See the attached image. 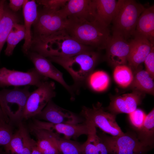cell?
<instances>
[{
	"label": "cell",
	"instance_id": "cell-1",
	"mask_svg": "<svg viewBox=\"0 0 154 154\" xmlns=\"http://www.w3.org/2000/svg\"><path fill=\"white\" fill-rule=\"evenodd\" d=\"M67 19L64 30L69 36L80 43L93 49H105L112 36L108 27L95 20Z\"/></svg>",
	"mask_w": 154,
	"mask_h": 154
},
{
	"label": "cell",
	"instance_id": "cell-2",
	"mask_svg": "<svg viewBox=\"0 0 154 154\" xmlns=\"http://www.w3.org/2000/svg\"><path fill=\"white\" fill-rule=\"evenodd\" d=\"M93 48L84 45L69 36L64 29L31 46L30 51L46 57L72 56Z\"/></svg>",
	"mask_w": 154,
	"mask_h": 154
},
{
	"label": "cell",
	"instance_id": "cell-3",
	"mask_svg": "<svg viewBox=\"0 0 154 154\" xmlns=\"http://www.w3.org/2000/svg\"><path fill=\"white\" fill-rule=\"evenodd\" d=\"M99 54L93 50L68 57L50 56L51 62L65 68L72 78L76 87L83 84L92 71L99 58Z\"/></svg>",
	"mask_w": 154,
	"mask_h": 154
},
{
	"label": "cell",
	"instance_id": "cell-4",
	"mask_svg": "<svg viewBox=\"0 0 154 154\" xmlns=\"http://www.w3.org/2000/svg\"><path fill=\"white\" fill-rule=\"evenodd\" d=\"M145 8L135 0H118L112 22V34L127 40L133 37L138 18Z\"/></svg>",
	"mask_w": 154,
	"mask_h": 154
},
{
	"label": "cell",
	"instance_id": "cell-5",
	"mask_svg": "<svg viewBox=\"0 0 154 154\" xmlns=\"http://www.w3.org/2000/svg\"><path fill=\"white\" fill-rule=\"evenodd\" d=\"M67 23V19L64 17L59 11L43 8L38 10L37 17L32 26L31 46L64 29Z\"/></svg>",
	"mask_w": 154,
	"mask_h": 154
},
{
	"label": "cell",
	"instance_id": "cell-6",
	"mask_svg": "<svg viewBox=\"0 0 154 154\" xmlns=\"http://www.w3.org/2000/svg\"><path fill=\"white\" fill-rule=\"evenodd\" d=\"M30 86L23 88L15 87L12 89L0 90V104L8 121H19L23 118L27 102L31 92Z\"/></svg>",
	"mask_w": 154,
	"mask_h": 154
},
{
	"label": "cell",
	"instance_id": "cell-7",
	"mask_svg": "<svg viewBox=\"0 0 154 154\" xmlns=\"http://www.w3.org/2000/svg\"><path fill=\"white\" fill-rule=\"evenodd\" d=\"M80 114L85 120L112 136H120L124 134L116 122V115L106 111L100 102L93 105L92 108L83 106Z\"/></svg>",
	"mask_w": 154,
	"mask_h": 154
},
{
	"label": "cell",
	"instance_id": "cell-8",
	"mask_svg": "<svg viewBox=\"0 0 154 154\" xmlns=\"http://www.w3.org/2000/svg\"><path fill=\"white\" fill-rule=\"evenodd\" d=\"M48 79L35 68L27 72L9 70L5 67L0 68V88L28 86L38 87Z\"/></svg>",
	"mask_w": 154,
	"mask_h": 154
},
{
	"label": "cell",
	"instance_id": "cell-9",
	"mask_svg": "<svg viewBox=\"0 0 154 154\" xmlns=\"http://www.w3.org/2000/svg\"><path fill=\"white\" fill-rule=\"evenodd\" d=\"M31 92L27 99L23 115L26 119L40 114L48 102L55 97V83L48 80Z\"/></svg>",
	"mask_w": 154,
	"mask_h": 154
},
{
	"label": "cell",
	"instance_id": "cell-10",
	"mask_svg": "<svg viewBox=\"0 0 154 154\" xmlns=\"http://www.w3.org/2000/svg\"><path fill=\"white\" fill-rule=\"evenodd\" d=\"M105 144L109 154H136L148 149L138 140L136 134L127 133L121 136H99Z\"/></svg>",
	"mask_w": 154,
	"mask_h": 154
},
{
	"label": "cell",
	"instance_id": "cell-11",
	"mask_svg": "<svg viewBox=\"0 0 154 154\" xmlns=\"http://www.w3.org/2000/svg\"><path fill=\"white\" fill-rule=\"evenodd\" d=\"M91 123L85 120L82 123L76 124L54 123L35 119L31 127L44 130L59 136L63 135L68 139H76L83 135H88L89 132Z\"/></svg>",
	"mask_w": 154,
	"mask_h": 154
},
{
	"label": "cell",
	"instance_id": "cell-12",
	"mask_svg": "<svg viewBox=\"0 0 154 154\" xmlns=\"http://www.w3.org/2000/svg\"><path fill=\"white\" fill-rule=\"evenodd\" d=\"M59 11L67 19L88 21L95 20L93 0H68Z\"/></svg>",
	"mask_w": 154,
	"mask_h": 154
},
{
	"label": "cell",
	"instance_id": "cell-13",
	"mask_svg": "<svg viewBox=\"0 0 154 154\" xmlns=\"http://www.w3.org/2000/svg\"><path fill=\"white\" fill-rule=\"evenodd\" d=\"M131 47L130 41L112 34L106 48V58L114 67L126 65Z\"/></svg>",
	"mask_w": 154,
	"mask_h": 154
},
{
	"label": "cell",
	"instance_id": "cell-14",
	"mask_svg": "<svg viewBox=\"0 0 154 154\" xmlns=\"http://www.w3.org/2000/svg\"><path fill=\"white\" fill-rule=\"evenodd\" d=\"M36 116L46 121L54 123L76 124L85 121L83 117L56 105L52 100Z\"/></svg>",
	"mask_w": 154,
	"mask_h": 154
},
{
	"label": "cell",
	"instance_id": "cell-15",
	"mask_svg": "<svg viewBox=\"0 0 154 154\" xmlns=\"http://www.w3.org/2000/svg\"><path fill=\"white\" fill-rule=\"evenodd\" d=\"M26 55L33 62L35 68L40 74L59 83L71 95L74 96L73 88L68 85L63 78L62 73L46 58L36 52L31 51H29Z\"/></svg>",
	"mask_w": 154,
	"mask_h": 154
},
{
	"label": "cell",
	"instance_id": "cell-16",
	"mask_svg": "<svg viewBox=\"0 0 154 154\" xmlns=\"http://www.w3.org/2000/svg\"><path fill=\"white\" fill-rule=\"evenodd\" d=\"M144 94L133 91L131 93L112 97L106 110L116 116L120 113L128 114L137 108Z\"/></svg>",
	"mask_w": 154,
	"mask_h": 154
},
{
	"label": "cell",
	"instance_id": "cell-17",
	"mask_svg": "<svg viewBox=\"0 0 154 154\" xmlns=\"http://www.w3.org/2000/svg\"><path fill=\"white\" fill-rule=\"evenodd\" d=\"M130 40L131 47L127 60L128 66L134 72L143 62L154 47L149 41L143 37L134 36Z\"/></svg>",
	"mask_w": 154,
	"mask_h": 154
},
{
	"label": "cell",
	"instance_id": "cell-18",
	"mask_svg": "<svg viewBox=\"0 0 154 154\" xmlns=\"http://www.w3.org/2000/svg\"><path fill=\"white\" fill-rule=\"evenodd\" d=\"M25 35L22 50L26 55L30 51L32 42L31 28L37 17L38 10L36 1L27 0L23 7Z\"/></svg>",
	"mask_w": 154,
	"mask_h": 154
},
{
	"label": "cell",
	"instance_id": "cell-19",
	"mask_svg": "<svg viewBox=\"0 0 154 154\" xmlns=\"http://www.w3.org/2000/svg\"><path fill=\"white\" fill-rule=\"evenodd\" d=\"M144 37L154 44V6L145 8L139 16L133 36Z\"/></svg>",
	"mask_w": 154,
	"mask_h": 154
},
{
	"label": "cell",
	"instance_id": "cell-20",
	"mask_svg": "<svg viewBox=\"0 0 154 154\" xmlns=\"http://www.w3.org/2000/svg\"><path fill=\"white\" fill-rule=\"evenodd\" d=\"M95 21L108 27L112 22L117 7V1L93 0Z\"/></svg>",
	"mask_w": 154,
	"mask_h": 154
},
{
	"label": "cell",
	"instance_id": "cell-21",
	"mask_svg": "<svg viewBox=\"0 0 154 154\" xmlns=\"http://www.w3.org/2000/svg\"><path fill=\"white\" fill-rule=\"evenodd\" d=\"M86 141L81 145V154H109L107 148L91 123Z\"/></svg>",
	"mask_w": 154,
	"mask_h": 154
},
{
	"label": "cell",
	"instance_id": "cell-22",
	"mask_svg": "<svg viewBox=\"0 0 154 154\" xmlns=\"http://www.w3.org/2000/svg\"><path fill=\"white\" fill-rule=\"evenodd\" d=\"M134 72L133 79L130 85L133 91L153 95L154 79L145 70L139 69V67Z\"/></svg>",
	"mask_w": 154,
	"mask_h": 154
},
{
	"label": "cell",
	"instance_id": "cell-23",
	"mask_svg": "<svg viewBox=\"0 0 154 154\" xmlns=\"http://www.w3.org/2000/svg\"><path fill=\"white\" fill-rule=\"evenodd\" d=\"M19 21L18 15L10 10L6 3L0 20V55L13 25L16 23H18Z\"/></svg>",
	"mask_w": 154,
	"mask_h": 154
},
{
	"label": "cell",
	"instance_id": "cell-24",
	"mask_svg": "<svg viewBox=\"0 0 154 154\" xmlns=\"http://www.w3.org/2000/svg\"><path fill=\"white\" fill-rule=\"evenodd\" d=\"M137 138L142 145L148 149L153 146L154 135V110L147 115L142 126L137 130Z\"/></svg>",
	"mask_w": 154,
	"mask_h": 154
},
{
	"label": "cell",
	"instance_id": "cell-25",
	"mask_svg": "<svg viewBox=\"0 0 154 154\" xmlns=\"http://www.w3.org/2000/svg\"><path fill=\"white\" fill-rule=\"evenodd\" d=\"M36 136V146L42 154H60L56 145L45 130L31 127Z\"/></svg>",
	"mask_w": 154,
	"mask_h": 154
},
{
	"label": "cell",
	"instance_id": "cell-26",
	"mask_svg": "<svg viewBox=\"0 0 154 154\" xmlns=\"http://www.w3.org/2000/svg\"><path fill=\"white\" fill-rule=\"evenodd\" d=\"M47 131L60 153L62 154H81V145Z\"/></svg>",
	"mask_w": 154,
	"mask_h": 154
},
{
	"label": "cell",
	"instance_id": "cell-27",
	"mask_svg": "<svg viewBox=\"0 0 154 154\" xmlns=\"http://www.w3.org/2000/svg\"><path fill=\"white\" fill-rule=\"evenodd\" d=\"M25 35L24 25L17 23L13 25L6 41L7 46L4 51L6 55L9 56L12 54L16 46L25 39Z\"/></svg>",
	"mask_w": 154,
	"mask_h": 154
},
{
	"label": "cell",
	"instance_id": "cell-28",
	"mask_svg": "<svg viewBox=\"0 0 154 154\" xmlns=\"http://www.w3.org/2000/svg\"><path fill=\"white\" fill-rule=\"evenodd\" d=\"M86 81L93 90L101 92L108 88L110 83V78L106 72L102 70L98 71L92 72Z\"/></svg>",
	"mask_w": 154,
	"mask_h": 154
},
{
	"label": "cell",
	"instance_id": "cell-29",
	"mask_svg": "<svg viewBox=\"0 0 154 154\" xmlns=\"http://www.w3.org/2000/svg\"><path fill=\"white\" fill-rule=\"evenodd\" d=\"M115 67L113 77L116 82L123 88L130 86L133 78L131 69L126 65H118Z\"/></svg>",
	"mask_w": 154,
	"mask_h": 154
},
{
	"label": "cell",
	"instance_id": "cell-30",
	"mask_svg": "<svg viewBox=\"0 0 154 154\" xmlns=\"http://www.w3.org/2000/svg\"><path fill=\"white\" fill-rule=\"evenodd\" d=\"M23 126L21 123L18 130L13 134L6 151L10 152L11 154H19L22 151L24 144Z\"/></svg>",
	"mask_w": 154,
	"mask_h": 154
},
{
	"label": "cell",
	"instance_id": "cell-31",
	"mask_svg": "<svg viewBox=\"0 0 154 154\" xmlns=\"http://www.w3.org/2000/svg\"><path fill=\"white\" fill-rule=\"evenodd\" d=\"M11 127L6 121H0V147L7 149L13 135Z\"/></svg>",
	"mask_w": 154,
	"mask_h": 154
},
{
	"label": "cell",
	"instance_id": "cell-32",
	"mask_svg": "<svg viewBox=\"0 0 154 154\" xmlns=\"http://www.w3.org/2000/svg\"><path fill=\"white\" fill-rule=\"evenodd\" d=\"M130 122L132 125L138 130L143 125L147 115L142 110L137 108L128 114Z\"/></svg>",
	"mask_w": 154,
	"mask_h": 154
},
{
	"label": "cell",
	"instance_id": "cell-33",
	"mask_svg": "<svg viewBox=\"0 0 154 154\" xmlns=\"http://www.w3.org/2000/svg\"><path fill=\"white\" fill-rule=\"evenodd\" d=\"M68 0H38L37 3L42 6L43 8L49 10L58 11L63 8Z\"/></svg>",
	"mask_w": 154,
	"mask_h": 154
},
{
	"label": "cell",
	"instance_id": "cell-34",
	"mask_svg": "<svg viewBox=\"0 0 154 154\" xmlns=\"http://www.w3.org/2000/svg\"><path fill=\"white\" fill-rule=\"evenodd\" d=\"M24 147L21 152L19 154H31L33 148L35 145L36 141L32 139L26 128L23 126Z\"/></svg>",
	"mask_w": 154,
	"mask_h": 154
},
{
	"label": "cell",
	"instance_id": "cell-35",
	"mask_svg": "<svg viewBox=\"0 0 154 154\" xmlns=\"http://www.w3.org/2000/svg\"><path fill=\"white\" fill-rule=\"evenodd\" d=\"M146 71L152 78H154V47L144 61Z\"/></svg>",
	"mask_w": 154,
	"mask_h": 154
},
{
	"label": "cell",
	"instance_id": "cell-36",
	"mask_svg": "<svg viewBox=\"0 0 154 154\" xmlns=\"http://www.w3.org/2000/svg\"><path fill=\"white\" fill-rule=\"evenodd\" d=\"M27 0H10L8 5L9 8L16 13L23 7Z\"/></svg>",
	"mask_w": 154,
	"mask_h": 154
},
{
	"label": "cell",
	"instance_id": "cell-37",
	"mask_svg": "<svg viewBox=\"0 0 154 154\" xmlns=\"http://www.w3.org/2000/svg\"><path fill=\"white\" fill-rule=\"evenodd\" d=\"M6 3L5 0H0V20L2 16Z\"/></svg>",
	"mask_w": 154,
	"mask_h": 154
},
{
	"label": "cell",
	"instance_id": "cell-38",
	"mask_svg": "<svg viewBox=\"0 0 154 154\" xmlns=\"http://www.w3.org/2000/svg\"><path fill=\"white\" fill-rule=\"evenodd\" d=\"M5 121L7 123L9 122L0 104V121Z\"/></svg>",
	"mask_w": 154,
	"mask_h": 154
},
{
	"label": "cell",
	"instance_id": "cell-39",
	"mask_svg": "<svg viewBox=\"0 0 154 154\" xmlns=\"http://www.w3.org/2000/svg\"><path fill=\"white\" fill-rule=\"evenodd\" d=\"M31 154H42L37 149L36 146L35 145L33 147Z\"/></svg>",
	"mask_w": 154,
	"mask_h": 154
}]
</instances>
